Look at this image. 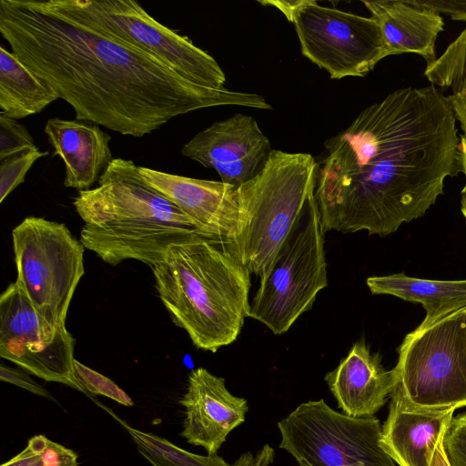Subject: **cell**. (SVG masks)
<instances>
[{"label": "cell", "mask_w": 466, "mask_h": 466, "mask_svg": "<svg viewBox=\"0 0 466 466\" xmlns=\"http://www.w3.org/2000/svg\"><path fill=\"white\" fill-rule=\"evenodd\" d=\"M452 107L436 86L403 87L325 141L314 198L324 231L384 237L422 217L461 172Z\"/></svg>", "instance_id": "6da1fadb"}, {"label": "cell", "mask_w": 466, "mask_h": 466, "mask_svg": "<svg viewBox=\"0 0 466 466\" xmlns=\"http://www.w3.org/2000/svg\"><path fill=\"white\" fill-rule=\"evenodd\" d=\"M11 51L75 110L76 118L142 137L198 109H272L258 94L195 84L157 57L56 9L49 0H0Z\"/></svg>", "instance_id": "7a4b0ae2"}, {"label": "cell", "mask_w": 466, "mask_h": 466, "mask_svg": "<svg viewBox=\"0 0 466 466\" xmlns=\"http://www.w3.org/2000/svg\"><path fill=\"white\" fill-rule=\"evenodd\" d=\"M97 182L73 204L85 222L80 242L111 266L134 259L152 268L171 246L208 237L130 159L114 158Z\"/></svg>", "instance_id": "3957f363"}, {"label": "cell", "mask_w": 466, "mask_h": 466, "mask_svg": "<svg viewBox=\"0 0 466 466\" xmlns=\"http://www.w3.org/2000/svg\"><path fill=\"white\" fill-rule=\"evenodd\" d=\"M151 268L160 300L196 348L216 352L237 339L249 314L250 272L226 242L198 236Z\"/></svg>", "instance_id": "277c9868"}, {"label": "cell", "mask_w": 466, "mask_h": 466, "mask_svg": "<svg viewBox=\"0 0 466 466\" xmlns=\"http://www.w3.org/2000/svg\"><path fill=\"white\" fill-rule=\"evenodd\" d=\"M317 169L309 153L273 149L261 172L238 187L244 228L232 250L259 281L299 226L314 196Z\"/></svg>", "instance_id": "5b68a950"}, {"label": "cell", "mask_w": 466, "mask_h": 466, "mask_svg": "<svg viewBox=\"0 0 466 466\" xmlns=\"http://www.w3.org/2000/svg\"><path fill=\"white\" fill-rule=\"evenodd\" d=\"M390 401L420 412L466 406V309L418 327L398 349Z\"/></svg>", "instance_id": "8992f818"}, {"label": "cell", "mask_w": 466, "mask_h": 466, "mask_svg": "<svg viewBox=\"0 0 466 466\" xmlns=\"http://www.w3.org/2000/svg\"><path fill=\"white\" fill-rule=\"evenodd\" d=\"M12 239L16 284L47 325L59 330L85 273L84 245L65 224L33 216L13 229Z\"/></svg>", "instance_id": "52a82bcc"}, {"label": "cell", "mask_w": 466, "mask_h": 466, "mask_svg": "<svg viewBox=\"0 0 466 466\" xmlns=\"http://www.w3.org/2000/svg\"><path fill=\"white\" fill-rule=\"evenodd\" d=\"M49 1L67 15L157 57L195 84L225 88V73L213 56L160 24L137 1Z\"/></svg>", "instance_id": "ba28073f"}, {"label": "cell", "mask_w": 466, "mask_h": 466, "mask_svg": "<svg viewBox=\"0 0 466 466\" xmlns=\"http://www.w3.org/2000/svg\"><path fill=\"white\" fill-rule=\"evenodd\" d=\"M293 23L301 54L331 79L364 76L388 56L377 21L312 0L260 1Z\"/></svg>", "instance_id": "9c48e42d"}, {"label": "cell", "mask_w": 466, "mask_h": 466, "mask_svg": "<svg viewBox=\"0 0 466 466\" xmlns=\"http://www.w3.org/2000/svg\"><path fill=\"white\" fill-rule=\"evenodd\" d=\"M324 234L313 196L304 223L283 246L250 303L248 317L275 335L287 332L328 286Z\"/></svg>", "instance_id": "30bf717a"}, {"label": "cell", "mask_w": 466, "mask_h": 466, "mask_svg": "<svg viewBox=\"0 0 466 466\" xmlns=\"http://www.w3.org/2000/svg\"><path fill=\"white\" fill-rule=\"evenodd\" d=\"M278 428L279 448L299 466H397L381 447L375 416L351 417L324 400L299 404Z\"/></svg>", "instance_id": "8fae6325"}, {"label": "cell", "mask_w": 466, "mask_h": 466, "mask_svg": "<svg viewBox=\"0 0 466 466\" xmlns=\"http://www.w3.org/2000/svg\"><path fill=\"white\" fill-rule=\"evenodd\" d=\"M75 339L66 326L52 329L16 282L0 297V356L46 381L81 391L74 378Z\"/></svg>", "instance_id": "7c38bea8"}, {"label": "cell", "mask_w": 466, "mask_h": 466, "mask_svg": "<svg viewBox=\"0 0 466 466\" xmlns=\"http://www.w3.org/2000/svg\"><path fill=\"white\" fill-rule=\"evenodd\" d=\"M272 150L256 119L237 113L197 133L181 154L215 169L222 182L240 187L261 172Z\"/></svg>", "instance_id": "4fadbf2b"}, {"label": "cell", "mask_w": 466, "mask_h": 466, "mask_svg": "<svg viewBox=\"0 0 466 466\" xmlns=\"http://www.w3.org/2000/svg\"><path fill=\"white\" fill-rule=\"evenodd\" d=\"M144 179L190 217L208 237L236 245L244 228L238 187L138 167Z\"/></svg>", "instance_id": "5bb4252c"}, {"label": "cell", "mask_w": 466, "mask_h": 466, "mask_svg": "<svg viewBox=\"0 0 466 466\" xmlns=\"http://www.w3.org/2000/svg\"><path fill=\"white\" fill-rule=\"evenodd\" d=\"M179 402L185 408L181 436L208 455L217 454L228 435L245 421L248 410L247 400L231 394L223 378L202 367L189 372Z\"/></svg>", "instance_id": "9a60e30c"}, {"label": "cell", "mask_w": 466, "mask_h": 466, "mask_svg": "<svg viewBox=\"0 0 466 466\" xmlns=\"http://www.w3.org/2000/svg\"><path fill=\"white\" fill-rule=\"evenodd\" d=\"M324 380L342 413L357 418L374 416L394 385L392 371L382 367L379 355L363 340L356 342Z\"/></svg>", "instance_id": "2e32d148"}, {"label": "cell", "mask_w": 466, "mask_h": 466, "mask_svg": "<svg viewBox=\"0 0 466 466\" xmlns=\"http://www.w3.org/2000/svg\"><path fill=\"white\" fill-rule=\"evenodd\" d=\"M45 133L65 164L66 187L90 189L114 159L111 137L96 123L53 117L46 121Z\"/></svg>", "instance_id": "e0dca14e"}, {"label": "cell", "mask_w": 466, "mask_h": 466, "mask_svg": "<svg viewBox=\"0 0 466 466\" xmlns=\"http://www.w3.org/2000/svg\"><path fill=\"white\" fill-rule=\"evenodd\" d=\"M362 3L381 29L388 56L417 54L427 66L436 60V41L444 30L440 14L413 5L408 0Z\"/></svg>", "instance_id": "ac0fdd59"}, {"label": "cell", "mask_w": 466, "mask_h": 466, "mask_svg": "<svg viewBox=\"0 0 466 466\" xmlns=\"http://www.w3.org/2000/svg\"><path fill=\"white\" fill-rule=\"evenodd\" d=\"M453 412L412 411L390 401L381 447L399 466H430Z\"/></svg>", "instance_id": "d6986e66"}, {"label": "cell", "mask_w": 466, "mask_h": 466, "mask_svg": "<svg viewBox=\"0 0 466 466\" xmlns=\"http://www.w3.org/2000/svg\"><path fill=\"white\" fill-rule=\"evenodd\" d=\"M366 283L373 294L392 295L421 304L426 316L420 328L466 309V280L424 279L397 273L370 277Z\"/></svg>", "instance_id": "ffe728a7"}, {"label": "cell", "mask_w": 466, "mask_h": 466, "mask_svg": "<svg viewBox=\"0 0 466 466\" xmlns=\"http://www.w3.org/2000/svg\"><path fill=\"white\" fill-rule=\"evenodd\" d=\"M58 99L55 91L15 54L0 46V115L20 119Z\"/></svg>", "instance_id": "44dd1931"}, {"label": "cell", "mask_w": 466, "mask_h": 466, "mask_svg": "<svg viewBox=\"0 0 466 466\" xmlns=\"http://www.w3.org/2000/svg\"><path fill=\"white\" fill-rule=\"evenodd\" d=\"M424 76L431 85L451 90L448 100L466 136V27L434 62L426 66Z\"/></svg>", "instance_id": "7402d4cb"}, {"label": "cell", "mask_w": 466, "mask_h": 466, "mask_svg": "<svg viewBox=\"0 0 466 466\" xmlns=\"http://www.w3.org/2000/svg\"><path fill=\"white\" fill-rule=\"evenodd\" d=\"M128 432L139 453L152 466H232L218 454L199 455L183 450L163 437L135 429L97 402Z\"/></svg>", "instance_id": "603a6c76"}, {"label": "cell", "mask_w": 466, "mask_h": 466, "mask_svg": "<svg viewBox=\"0 0 466 466\" xmlns=\"http://www.w3.org/2000/svg\"><path fill=\"white\" fill-rule=\"evenodd\" d=\"M77 454L45 435H35L25 448L1 466H78Z\"/></svg>", "instance_id": "cb8c5ba5"}, {"label": "cell", "mask_w": 466, "mask_h": 466, "mask_svg": "<svg viewBox=\"0 0 466 466\" xmlns=\"http://www.w3.org/2000/svg\"><path fill=\"white\" fill-rule=\"evenodd\" d=\"M74 378L81 392L87 395H101L126 407H132L134 401L116 383L105 375L84 365L75 359Z\"/></svg>", "instance_id": "d4e9b609"}, {"label": "cell", "mask_w": 466, "mask_h": 466, "mask_svg": "<svg viewBox=\"0 0 466 466\" xmlns=\"http://www.w3.org/2000/svg\"><path fill=\"white\" fill-rule=\"evenodd\" d=\"M47 151L27 149L0 161V203L20 184L34 163L47 156Z\"/></svg>", "instance_id": "484cf974"}, {"label": "cell", "mask_w": 466, "mask_h": 466, "mask_svg": "<svg viewBox=\"0 0 466 466\" xmlns=\"http://www.w3.org/2000/svg\"><path fill=\"white\" fill-rule=\"evenodd\" d=\"M28 130L15 119L0 115V161L27 149H37Z\"/></svg>", "instance_id": "4316f807"}, {"label": "cell", "mask_w": 466, "mask_h": 466, "mask_svg": "<svg viewBox=\"0 0 466 466\" xmlns=\"http://www.w3.org/2000/svg\"><path fill=\"white\" fill-rule=\"evenodd\" d=\"M450 466H466V412L453 417L443 436Z\"/></svg>", "instance_id": "83f0119b"}, {"label": "cell", "mask_w": 466, "mask_h": 466, "mask_svg": "<svg viewBox=\"0 0 466 466\" xmlns=\"http://www.w3.org/2000/svg\"><path fill=\"white\" fill-rule=\"evenodd\" d=\"M28 373L21 368H11L3 363L0 366V380L2 381L22 388L33 394L56 400L53 395L45 387L34 380Z\"/></svg>", "instance_id": "f1b7e54d"}, {"label": "cell", "mask_w": 466, "mask_h": 466, "mask_svg": "<svg viewBox=\"0 0 466 466\" xmlns=\"http://www.w3.org/2000/svg\"><path fill=\"white\" fill-rule=\"evenodd\" d=\"M418 7L443 14L452 20L466 22V0H408Z\"/></svg>", "instance_id": "f546056e"}, {"label": "cell", "mask_w": 466, "mask_h": 466, "mask_svg": "<svg viewBox=\"0 0 466 466\" xmlns=\"http://www.w3.org/2000/svg\"><path fill=\"white\" fill-rule=\"evenodd\" d=\"M275 456V451L271 446L268 444H265L262 448L257 452L256 457V466H268L272 463Z\"/></svg>", "instance_id": "4dcf8cb0"}, {"label": "cell", "mask_w": 466, "mask_h": 466, "mask_svg": "<svg viewBox=\"0 0 466 466\" xmlns=\"http://www.w3.org/2000/svg\"><path fill=\"white\" fill-rule=\"evenodd\" d=\"M430 466H450L443 448V437L440 440L435 449Z\"/></svg>", "instance_id": "1f68e13d"}, {"label": "cell", "mask_w": 466, "mask_h": 466, "mask_svg": "<svg viewBox=\"0 0 466 466\" xmlns=\"http://www.w3.org/2000/svg\"><path fill=\"white\" fill-rule=\"evenodd\" d=\"M232 466H256V457L250 452L241 454Z\"/></svg>", "instance_id": "d6a6232c"}, {"label": "cell", "mask_w": 466, "mask_h": 466, "mask_svg": "<svg viewBox=\"0 0 466 466\" xmlns=\"http://www.w3.org/2000/svg\"><path fill=\"white\" fill-rule=\"evenodd\" d=\"M459 152L461 166V172L463 173L466 178V142L461 137H460Z\"/></svg>", "instance_id": "836d02e7"}, {"label": "cell", "mask_w": 466, "mask_h": 466, "mask_svg": "<svg viewBox=\"0 0 466 466\" xmlns=\"http://www.w3.org/2000/svg\"><path fill=\"white\" fill-rule=\"evenodd\" d=\"M461 212L466 218V178H465V185L461 190Z\"/></svg>", "instance_id": "e575fe53"}, {"label": "cell", "mask_w": 466, "mask_h": 466, "mask_svg": "<svg viewBox=\"0 0 466 466\" xmlns=\"http://www.w3.org/2000/svg\"><path fill=\"white\" fill-rule=\"evenodd\" d=\"M461 137L466 142V136L462 135Z\"/></svg>", "instance_id": "d590c367"}]
</instances>
